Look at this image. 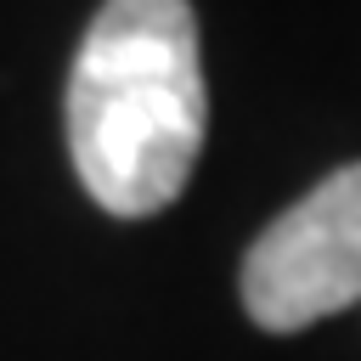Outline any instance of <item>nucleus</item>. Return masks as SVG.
<instances>
[{"label":"nucleus","mask_w":361,"mask_h":361,"mask_svg":"<svg viewBox=\"0 0 361 361\" xmlns=\"http://www.w3.org/2000/svg\"><path fill=\"white\" fill-rule=\"evenodd\" d=\"M237 293L265 333H299L361 305V164L322 175L254 237Z\"/></svg>","instance_id":"nucleus-2"},{"label":"nucleus","mask_w":361,"mask_h":361,"mask_svg":"<svg viewBox=\"0 0 361 361\" xmlns=\"http://www.w3.org/2000/svg\"><path fill=\"white\" fill-rule=\"evenodd\" d=\"M209 90L186 0H102L68 73V152L85 192L147 220L169 209L203 152Z\"/></svg>","instance_id":"nucleus-1"}]
</instances>
